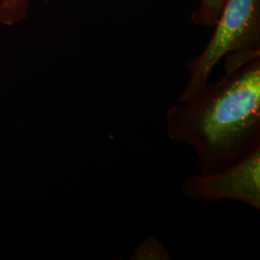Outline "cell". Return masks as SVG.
Returning a JSON list of instances; mask_svg holds the SVG:
<instances>
[{
  "mask_svg": "<svg viewBox=\"0 0 260 260\" xmlns=\"http://www.w3.org/2000/svg\"><path fill=\"white\" fill-rule=\"evenodd\" d=\"M224 0H200L198 8L192 14V20L197 25L213 27Z\"/></svg>",
  "mask_w": 260,
  "mask_h": 260,
  "instance_id": "obj_6",
  "label": "cell"
},
{
  "mask_svg": "<svg viewBox=\"0 0 260 260\" xmlns=\"http://www.w3.org/2000/svg\"><path fill=\"white\" fill-rule=\"evenodd\" d=\"M205 49L188 63L189 77L178 102L201 93L224 57L260 50V0H224Z\"/></svg>",
  "mask_w": 260,
  "mask_h": 260,
  "instance_id": "obj_2",
  "label": "cell"
},
{
  "mask_svg": "<svg viewBox=\"0 0 260 260\" xmlns=\"http://www.w3.org/2000/svg\"><path fill=\"white\" fill-rule=\"evenodd\" d=\"M131 259H171V257L164 245L156 237L149 235L135 248Z\"/></svg>",
  "mask_w": 260,
  "mask_h": 260,
  "instance_id": "obj_5",
  "label": "cell"
},
{
  "mask_svg": "<svg viewBox=\"0 0 260 260\" xmlns=\"http://www.w3.org/2000/svg\"><path fill=\"white\" fill-rule=\"evenodd\" d=\"M30 0H0V23L17 25L27 17Z\"/></svg>",
  "mask_w": 260,
  "mask_h": 260,
  "instance_id": "obj_4",
  "label": "cell"
},
{
  "mask_svg": "<svg viewBox=\"0 0 260 260\" xmlns=\"http://www.w3.org/2000/svg\"><path fill=\"white\" fill-rule=\"evenodd\" d=\"M180 190L201 202L230 200L260 210V147L220 171L187 177Z\"/></svg>",
  "mask_w": 260,
  "mask_h": 260,
  "instance_id": "obj_3",
  "label": "cell"
},
{
  "mask_svg": "<svg viewBox=\"0 0 260 260\" xmlns=\"http://www.w3.org/2000/svg\"><path fill=\"white\" fill-rule=\"evenodd\" d=\"M169 138L195 149L200 174L220 171L260 147V57L168 109Z\"/></svg>",
  "mask_w": 260,
  "mask_h": 260,
  "instance_id": "obj_1",
  "label": "cell"
}]
</instances>
